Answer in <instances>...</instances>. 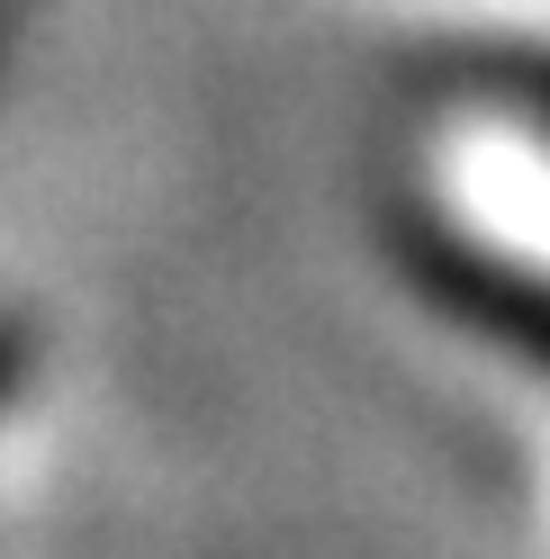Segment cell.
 <instances>
[{
  "label": "cell",
  "instance_id": "cell-1",
  "mask_svg": "<svg viewBox=\"0 0 550 559\" xmlns=\"http://www.w3.org/2000/svg\"><path fill=\"white\" fill-rule=\"evenodd\" d=\"M469 82L497 99V109L514 118H533L550 135V55H488V63H469Z\"/></svg>",
  "mask_w": 550,
  "mask_h": 559
},
{
  "label": "cell",
  "instance_id": "cell-2",
  "mask_svg": "<svg viewBox=\"0 0 550 559\" xmlns=\"http://www.w3.org/2000/svg\"><path fill=\"white\" fill-rule=\"evenodd\" d=\"M10 379H19V334L0 325V397H10Z\"/></svg>",
  "mask_w": 550,
  "mask_h": 559
}]
</instances>
